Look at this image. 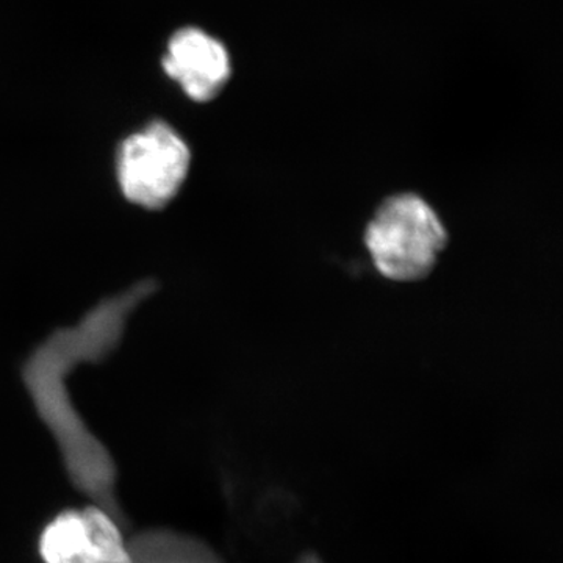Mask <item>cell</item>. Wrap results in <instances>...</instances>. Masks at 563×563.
Segmentation results:
<instances>
[{"instance_id":"cell-4","label":"cell","mask_w":563,"mask_h":563,"mask_svg":"<svg viewBox=\"0 0 563 563\" xmlns=\"http://www.w3.org/2000/svg\"><path fill=\"white\" fill-rule=\"evenodd\" d=\"M163 69L196 102L213 101L232 70L224 44L196 27L174 33L163 57Z\"/></svg>"},{"instance_id":"cell-6","label":"cell","mask_w":563,"mask_h":563,"mask_svg":"<svg viewBox=\"0 0 563 563\" xmlns=\"http://www.w3.org/2000/svg\"><path fill=\"white\" fill-rule=\"evenodd\" d=\"M81 512L99 563H132L131 551L128 550L120 526L114 523L111 514L101 506L84 507Z\"/></svg>"},{"instance_id":"cell-5","label":"cell","mask_w":563,"mask_h":563,"mask_svg":"<svg viewBox=\"0 0 563 563\" xmlns=\"http://www.w3.org/2000/svg\"><path fill=\"white\" fill-rule=\"evenodd\" d=\"M38 551L44 563H99L81 509L55 515L41 531Z\"/></svg>"},{"instance_id":"cell-2","label":"cell","mask_w":563,"mask_h":563,"mask_svg":"<svg viewBox=\"0 0 563 563\" xmlns=\"http://www.w3.org/2000/svg\"><path fill=\"white\" fill-rule=\"evenodd\" d=\"M448 239L439 213L415 192L385 199L363 235L374 268L399 284L426 279L439 263Z\"/></svg>"},{"instance_id":"cell-3","label":"cell","mask_w":563,"mask_h":563,"mask_svg":"<svg viewBox=\"0 0 563 563\" xmlns=\"http://www.w3.org/2000/svg\"><path fill=\"white\" fill-rule=\"evenodd\" d=\"M190 147L163 121L151 122L122 141L117 157L122 195L147 210L173 201L190 169Z\"/></svg>"},{"instance_id":"cell-1","label":"cell","mask_w":563,"mask_h":563,"mask_svg":"<svg viewBox=\"0 0 563 563\" xmlns=\"http://www.w3.org/2000/svg\"><path fill=\"white\" fill-rule=\"evenodd\" d=\"M140 302L129 290L101 303L76 329L62 331L35 352L24 369V379L36 409L60 444L70 476L81 490L111 501L114 465L106 448L80 421L63 384V374L74 362L99 361L110 354L121 340L129 314Z\"/></svg>"}]
</instances>
